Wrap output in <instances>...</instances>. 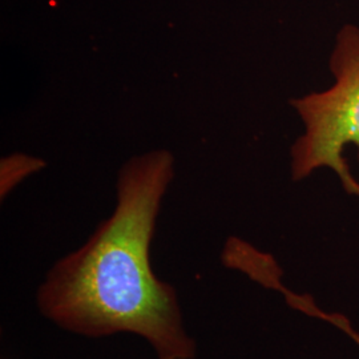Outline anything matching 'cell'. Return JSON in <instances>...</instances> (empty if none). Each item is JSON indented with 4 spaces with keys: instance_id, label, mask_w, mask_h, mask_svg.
<instances>
[{
    "instance_id": "7a4b0ae2",
    "label": "cell",
    "mask_w": 359,
    "mask_h": 359,
    "mask_svg": "<svg viewBox=\"0 0 359 359\" xmlns=\"http://www.w3.org/2000/svg\"><path fill=\"white\" fill-rule=\"evenodd\" d=\"M333 86L292 100L305 132L292 147V177L306 179L320 168H330L348 194L359 196L344 149L358 148L359 158V28L345 26L337 36L330 57Z\"/></svg>"
},
{
    "instance_id": "6da1fadb",
    "label": "cell",
    "mask_w": 359,
    "mask_h": 359,
    "mask_svg": "<svg viewBox=\"0 0 359 359\" xmlns=\"http://www.w3.org/2000/svg\"><path fill=\"white\" fill-rule=\"evenodd\" d=\"M173 164L168 151H154L123 165L112 216L80 249L57 261L39 286L36 304L47 320L90 338L136 334L158 359L196 357L177 292L157 278L149 259Z\"/></svg>"
}]
</instances>
